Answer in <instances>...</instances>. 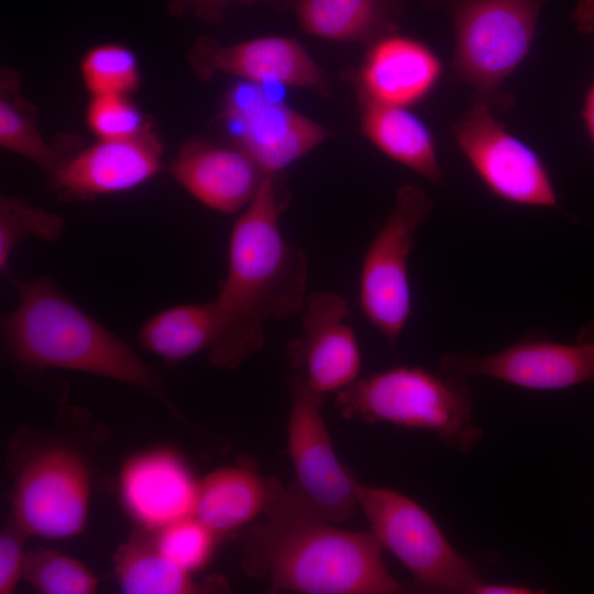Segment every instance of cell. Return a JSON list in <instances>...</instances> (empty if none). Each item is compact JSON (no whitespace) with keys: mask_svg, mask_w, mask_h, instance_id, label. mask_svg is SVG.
Instances as JSON below:
<instances>
[{"mask_svg":"<svg viewBox=\"0 0 594 594\" xmlns=\"http://www.w3.org/2000/svg\"><path fill=\"white\" fill-rule=\"evenodd\" d=\"M242 568L270 593L395 594L406 587L387 569L371 531L338 527L280 484L262 520L241 530Z\"/></svg>","mask_w":594,"mask_h":594,"instance_id":"2","label":"cell"},{"mask_svg":"<svg viewBox=\"0 0 594 594\" xmlns=\"http://www.w3.org/2000/svg\"><path fill=\"white\" fill-rule=\"evenodd\" d=\"M199 480L174 449L156 447L125 460L118 492L128 516L146 532L195 514Z\"/></svg>","mask_w":594,"mask_h":594,"instance_id":"16","label":"cell"},{"mask_svg":"<svg viewBox=\"0 0 594 594\" xmlns=\"http://www.w3.org/2000/svg\"><path fill=\"white\" fill-rule=\"evenodd\" d=\"M151 534L160 552L190 573L201 570L209 563L220 539L195 515Z\"/></svg>","mask_w":594,"mask_h":594,"instance_id":"28","label":"cell"},{"mask_svg":"<svg viewBox=\"0 0 594 594\" xmlns=\"http://www.w3.org/2000/svg\"><path fill=\"white\" fill-rule=\"evenodd\" d=\"M65 229L64 218L23 198L0 199V273L8 275L12 252L24 239L57 241Z\"/></svg>","mask_w":594,"mask_h":594,"instance_id":"26","label":"cell"},{"mask_svg":"<svg viewBox=\"0 0 594 594\" xmlns=\"http://www.w3.org/2000/svg\"><path fill=\"white\" fill-rule=\"evenodd\" d=\"M252 462L219 468L199 480L195 516L220 538L262 517L279 486Z\"/></svg>","mask_w":594,"mask_h":594,"instance_id":"19","label":"cell"},{"mask_svg":"<svg viewBox=\"0 0 594 594\" xmlns=\"http://www.w3.org/2000/svg\"><path fill=\"white\" fill-rule=\"evenodd\" d=\"M581 116L587 134L594 145V80L584 96Z\"/></svg>","mask_w":594,"mask_h":594,"instance_id":"33","label":"cell"},{"mask_svg":"<svg viewBox=\"0 0 594 594\" xmlns=\"http://www.w3.org/2000/svg\"><path fill=\"white\" fill-rule=\"evenodd\" d=\"M441 70L440 59L424 43L385 35L374 42L361 67V98L407 108L432 90Z\"/></svg>","mask_w":594,"mask_h":594,"instance_id":"18","label":"cell"},{"mask_svg":"<svg viewBox=\"0 0 594 594\" xmlns=\"http://www.w3.org/2000/svg\"><path fill=\"white\" fill-rule=\"evenodd\" d=\"M20 74L2 68L0 74V146L38 167L46 176L53 174L63 160L78 146L75 139L59 145L46 141L38 125V111L20 94Z\"/></svg>","mask_w":594,"mask_h":594,"instance_id":"23","label":"cell"},{"mask_svg":"<svg viewBox=\"0 0 594 594\" xmlns=\"http://www.w3.org/2000/svg\"><path fill=\"white\" fill-rule=\"evenodd\" d=\"M348 315L342 295L328 290L308 295L300 333L287 345V363L293 372L323 396L345 389L360 377L361 348Z\"/></svg>","mask_w":594,"mask_h":594,"instance_id":"13","label":"cell"},{"mask_svg":"<svg viewBox=\"0 0 594 594\" xmlns=\"http://www.w3.org/2000/svg\"><path fill=\"white\" fill-rule=\"evenodd\" d=\"M300 28L337 42L378 40L392 34L402 13L400 0H294Z\"/></svg>","mask_w":594,"mask_h":594,"instance_id":"21","label":"cell"},{"mask_svg":"<svg viewBox=\"0 0 594 594\" xmlns=\"http://www.w3.org/2000/svg\"><path fill=\"white\" fill-rule=\"evenodd\" d=\"M572 20L580 33L594 35V0H578Z\"/></svg>","mask_w":594,"mask_h":594,"instance_id":"31","label":"cell"},{"mask_svg":"<svg viewBox=\"0 0 594 594\" xmlns=\"http://www.w3.org/2000/svg\"><path fill=\"white\" fill-rule=\"evenodd\" d=\"M164 146L151 124L128 140H96L78 147L47 177L64 201H91L132 190L158 175Z\"/></svg>","mask_w":594,"mask_h":594,"instance_id":"14","label":"cell"},{"mask_svg":"<svg viewBox=\"0 0 594 594\" xmlns=\"http://www.w3.org/2000/svg\"><path fill=\"white\" fill-rule=\"evenodd\" d=\"M79 72L90 96H130L141 84L136 55L120 43H102L90 47L81 57Z\"/></svg>","mask_w":594,"mask_h":594,"instance_id":"25","label":"cell"},{"mask_svg":"<svg viewBox=\"0 0 594 594\" xmlns=\"http://www.w3.org/2000/svg\"><path fill=\"white\" fill-rule=\"evenodd\" d=\"M211 1H230V0H211ZM231 1H241V2H252L254 0H231Z\"/></svg>","mask_w":594,"mask_h":594,"instance_id":"34","label":"cell"},{"mask_svg":"<svg viewBox=\"0 0 594 594\" xmlns=\"http://www.w3.org/2000/svg\"><path fill=\"white\" fill-rule=\"evenodd\" d=\"M334 405L345 419L427 430L444 447L462 453L483 438L473 419L468 380L440 369L397 365L359 377L336 394Z\"/></svg>","mask_w":594,"mask_h":594,"instance_id":"4","label":"cell"},{"mask_svg":"<svg viewBox=\"0 0 594 594\" xmlns=\"http://www.w3.org/2000/svg\"><path fill=\"white\" fill-rule=\"evenodd\" d=\"M439 369L465 380L487 377L534 391L588 383L594 381V321L581 329L573 343L529 333L490 354L447 352Z\"/></svg>","mask_w":594,"mask_h":594,"instance_id":"10","label":"cell"},{"mask_svg":"<svg viewBox=\"0 0 594 594\" xmlns=\"http://www.w3.org/2000/svg\"><path fill=\"white\" fill-rule=\"evenodd\" d=\"M23 580L42 594H92L99 584L82 562L51 549L26 552Z\"/></svg>","mask_w":594,"mask_h":594,"instance_id":"27","label":"cell"},{"mask_svg":"<svg viewBox=\"0 0 594 594\" xmlns=\"http://www.w3.org/2000/svg\"><path fill=\"white\" fill-rule=\"evenodd\" d=\"M169 174L196 200L222 213L242 211L267 175L238 146L205 141L183 145Z\"/></svg>","mask_w":594,"mask_h":594,"instance_id":"17","label":"cell"},{"mask_svg":"<svg viewBox=\"0 0 594 594\" xmlns=\"http://www.w3.org/2000/svg\"><path fill=\"white\" fill-rule=\"evenodd\" d=\"M433 204L416 184L402 186L395 205L363 256L359 300L369 322L391 343L402 336L413 309L409 260L418 229Z\"/></svg>","mask_w":594,"mask_h":594,"instance_id":"7","label":"cell"},{"mask_svg":"<svg viewBox=\"0 0 594 594\" xmlns=\"http://www.w3.org/2000/svg\"><path fill=\"white\" fill-rule=\"evenodd\" d=\"M285 207L278 175H266L232 227L227 274L213 299L219 332L208 361L215 369L235 370L263 348L267 321L302 311L308 265L282 232Z\"/></svg>","mask_w":594,"mask_h":594,"instance_id":"1","label":"cell"},{"mask_svg":"<svg viewBox=\"0 0 594 594\" xmlns=\"http://www.w3.org/2000/svg\"><path fill=\"white\" fill-rule=\"evenodd\" d=\"M288 386L287 452L293 466L289 487L322 519L346 521L359 509L361 483L336 452L321 411L326 396L294 372L288 376Z\"/></svg>","mask_w":594,"mask_h":594,"instance_id":"8","label":"cell"},{"mask_svg":"<svg viewBox=\"0 0 594 594\" xmlns=\"http://www.w3.org/2000/svg\"><path fill=\"white\" fill-rule=\"evenodd\" d=\"M114 575L125 594H194L224 588L196 581L190 573L165 558L151 532L132 536L113 557Z\"/></svg>","mask_w":594,"mask_h":594,"instance_id":"24","label":"cell"},{"mask_svg":"<svg viewBox=\"0 0 594 594\" xmlns=\"http://www.w3.org/2000/svg\"><path fill=\"white\" fill-rule=\"evenodd\" d=\"M15 308L3 317L4 343L31 367L88 373L139 388L179 417L156 374L120 337L74 302L48 276L23 280L7 275Z\"/></svg>","mask_w":594,"mask_h":594,"instance_id":"3","label":"cell"},{"mask_svg":"<svg viewBox=\"0 0 594 594\" xmlns=\"http://www.w3.org/2000/svg\"><path fill=\"white\" fill-rule=\"evenodd\" d=\"M543 0H449L454 30L452 73L466 84L473 102L491 111L514 103L502 89L528 55Z\"/></svg>","mask_w":594,"mask_h":594,"instance_id":"5","label":"cell"},{"mask_svg":"<svg viewBox=\"0 0 594 594\" xmlns=\"http://www.w3.org/2000/svg\"><path fill=\"white\" fill-rule=\"evenodd\" d=\"M90 497L86 461L72 448L52 446L21 469L12 493V521L29 537L75 538L86 528Z\"/></svg>","mask_w":594,"mask_h":594,"instance_id":"9","label":"cell"},{"mask_svg":"<svg viewBox=\"0 0 594 594\" xmlns=\"http://www.w3.org/2000/svg\"><path fill=\"white\" fill-rule=\"evenodd\" d=\"M362 100L364 135L385 155L435 185L443 183L433 136L406 107Z\"/></svg>","mask_w":594,"mask_h":594,"instance_id":"20","label":"cell"},{"mask_svg":"<svg viewBox=\"0 0 594 594\" xmlns=\"http://www.w3.org/2000/svg\"><path fill=\"white\" fill-rule=\"evenodd\" d=\"M188 58L204 78L223 74L257 86L275 84L329 92L323 72L298 42L288 37L262 36L228 45L199 38Z\"/></svg>","mask_w":594,"mask_h":594,"instance_id":"15","label":"cell"},{"mask_svg":"<svg viewBox=\"0 0 594 594\" xmlns=\"http://www.w3.org/2000/svg\"><path fill=\"white\" fill-rule=\"evenodd\" d=\"M29 536L13 521L0 534V594H12L23 580Z\"/></svg>","mask_w":594,"mask_h":594,"instance_id":"30","label":"cell"},{"mask_svg":"<svg viewBox=\"0 0 594 594\" xmlns=\"http://www.w3.org/2000/svg\"><path fill=\"white\" fill-rule=\"evenodd\" d=\"M219 332L215 300L168 307L146 319L140 345L167 363H178L213 348Z\"/></svg>","mask_w":594,"mask_h":594,"instance_id":"22","label":"cell"},{"mask_svg":"<svg viewBox=\"0 0 594 594\" xmlns=\"http://www.w3.org/2000/svg\"><path fill=\"white\" fill-rule=\"evenodd\" d=\"M453 135L494 196L517 206L558 207V195L542 158L499 123L486 106L473 102L454 121Z\"/></svg>","mask_w":594,"mask_h":594,"instance_id":"11","label":"cell"},{"mask_svg":"<svg viewBox=\"0 0 594 594\" xmlns=\"http://www.w3.org/2000/svg\"><path fill=\"white\" fill-rule=\"evenodd\" d=\"M222 119L235 146L267 175H278L328 136L323 127L249 82L228 94Z\"/></svg>","mask_w":594,"mask_h":594,"instance_id":"12","label":"cell"},{"mask_svg":"<svg viewBox=\"0 0 594 594\" xmlns=\"http://www.w3.org/2000/svg\"><path fill=\"white\" fill-rule=\"evenodd\" d=\"M85 121L96 140L132 139L152 124L130 96L125 95L90 96Z\"/></svg>","mask_w":594,"mask_h":594,"instance_id":"29","label":"cell"},{"mask_svg":"<svg viewBox=\"0 0 594 594\" xmlns=\"http://www.w3.org/2000/svg\"><path fill=\"white\" fill-rule=\"evenodd\" d=\"M543 592V590L538 591L524 585L488 583L484 581L479 587L476 594H538Z\"/></svg>","mask_w":594,"mask_h":594,"instance_id":"32","label":"cell"},{"mask_svg":"<svg viewBox=\"0 0 594 594\" xmlns=\"http://www.w3.org/2000/svg\"><path fill=\"white\" fill-rule=\"evenodd\" d=\"M359 509L370 531L422 588L476 594L484 582L416 501L388 487L359 486Z\"/></svg>","mask_w":594,"mask_h":594,"instance_id":"6","label":"cell"}]
</instances>
